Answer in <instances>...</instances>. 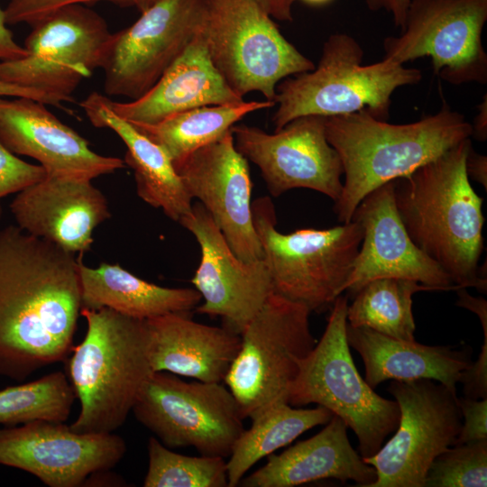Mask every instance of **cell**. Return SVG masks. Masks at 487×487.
<instances>
[{"instance_id": "cell-18", "label": "cell", "mask_w": 487, "mask_h": 487, "mask_svg": "<svg viewBox=\"0 0 487 487\" xmlns=\"http://www.w3.org/2000/svg\"><path fill=\"white\" fill-rule=\"evenodd\" d=\"M188 194L209 213L234 254L263 259L252 209L248 161L237 151L231 129L174 165Z\"/></svg>"}, {"instance_id": "cell-19", "label": "cell", "mask_w": 487, "mask_h": 487, "mask_svg": "<svg viewBox=\"0 0 487 487\" xmlns=\"http://www.w3.org/2000/svg\"><path fill=\"white\" fill-rule=\"evenodd\" d=\"M352 220L361 225L363 235L344 287L347 296H354L364 284L379 278L411 280L431 290L459 289L409 237L395 205L394 180L367 194Z\"/></svg>"}, {"instance_id": "cell-1", "label": "cell", "mask_w": 487, "mask_h": 487, "mask_svg": "<svg viewBox=\"0 0 487 487\" xmlns=\"http://www.w3.org/2000/svg\"><path fill=\"white\" fill-rule=\"evenodd\" d=\"M78 259L18 225L0 229V376L64 361L80 315Z\"/></svg>"}, {"instance_id": "cell-2", "label": "cell", "mask_w": 487, "mask_h": 487, "mask_svg": "<svg viewBox=\"0 0 487 487\" xmlns=\"http://www.w3.org/2000/svg\"><path fill=\"white\" fill-rule=\"evenodd\" d=\"M467 138L409 175L394 180L395 205L409 237L461 288L486 292L483 198L465 169Z\"/></svg>"}, {"instance_id": "cell-35", "label": "cell", "mask_w": 487, "mask_h": 487, "mask_svg": "<svg viewBox=\"0 0 487 487\" xmlns=\"http://www.w3.org/2000/svg\"><path fill=\"white\" fill-rule=\"evenodd\" d=\"M106 1L121 6L133 5L132 0H8L4 8L8 25L18 23L33 24L42 17L72 5H85Z\"/></svg>"}, {"instance_id": "cell-14", "label": "cell", "mask_w": 487, "mask_h": 487, "mask_svg": "<svg viewBox=\"0 0 487 487\" xmlns=\"http://www.w3.org/2000/svg\"><path fill=\"white\" fill-rule=\"evenodd\" d=\"M204 0H158L130 26L111 33L102 53L107 96L147 93L199 29Z\"/></svg>"}, {"instance_id": "cell-10", "label": "cell", "mask_w": 487, "mask_h": 487, "mask_svg": "<svg viewBox=\"0 0 487 487\" xmlns=\"http://www.w3.org/2000/svg\"><path fill=\"white\" fill-rule=\"evenodd\" d=\"M132 411L165 446H191L202 455L229 456L244 429L237 402L222 382H188L168 372L151 375Z\"/></svg>"}, {"instance_id": "cell-38", "label": "cell", "mask_w": 487, "mask_h": 487, "mask_svg": "<svg viewBox=\"0 0 487 487\" xmlns=\"http://www.w3.org/2000/svg\"><path fill=\"white\" fill-rule=\"evenodd\" d=\"M367 7L372 12L383 10L391 14L394 24L402 29L407 11L411 0H364Z\"/></svg>"}, {"instance_id": "cell-15", "label": "cell", "mask_w": 487, "mask_h": 487, "mask_svg": "<svg viewBox=\"0 0 487 487\" xmlns=\"http://www.w3.org/2000/svg\"><path fill=\"white\" fill-rule=\"evenodd\" d=\"M237 151L261 170L272 197L308 188L335 202L343 189V165L326 135V117H297L273 133L247 124L231 127Z\"/></svg>"}, {"instance_id": "cell-43", "label": "cell", "mask_w": 487, "mask_h": 487, "mask_svg": "<svg viewBox=\"0 0 487 487\" xmlns=\"http://www.w3.org/2000/svg\"><path fill=\"white\" fill-rule=\"evenodd\" d=\"M140 12L146 10L158 0H132Z\"/></svg>"}, {"instance_id": "cell-30", "label": "cell", "mask_w": 487, "mask_h": 487, "mask_svg": "<svg viewBox=\"0 0 487 487\" xmlns=\"http://www.w3.org/2000/svg\"><path fill=\"white\" fill-rule=\"evenodd\" d=\"M422 290L431 289L407 279L372 280L353 296V301L347 307V323L396 339L415 340L412 296Z\"/></svg>"}, {"instance_id": "cell-41", "label": "cell", "mask_w": 487, "mask_h": 487, "mask_svg": "<svg viewBox=\"0 0 487 487\" xmlns=\"http://www.w3.org/2000/svg\"><path fill=\"white\" fill-rule=\"evenodd\" d=\"M273 19L292 21V5L295 0H257Z\"/></svg>"}, {"instance_id": "cell-21", "label": "cell", "mask_w": 487, "mask_h": 487, "mask_svg": "<svg viewBox=\"0 0 487 487\" xmlns=\"http://www.w3.org/2000/svg\"><path fill=\"white\" fill-rule=\"evenodd\" d=\"M17 225L76 254L91 249L93 232L111 216L105 195L90 179L46 175L10 205Z\"/></svg>"}, {"instance_id": "cell-7", "label": "cell", "mask_w": 487, "mask_h": 487, "mask_svg": "<svg viewBox=\"0 0 487 487\" xmlns=\"http://www.w3.org/2000/svg\"><path fill=\"white\" fill-rule=\"evenodd\" d=\"M348 296H338L330 308L320 340L299 362L288 403H315L341 418L358 438L363 458L376 454L399 424L395 400L378 395L359 374L346 339Z\"/></svg>"}, {"instance_id": "cell-27", "label": "cell", "mask_w": 487, "mask_h": 487, "mask_svg": "<svg viewBox=\"0 0 487 487\" xmlns=\"http://www.w3.org/2000/svg\"><path fill=\"white\" fill-rule=\"evenodd\" d=\"M81 309L111 308L147 320L170 313H188L202 300L192 288H167L148 282L119 264L90 268L78 259Z\"/></svg>"}, {"instance_id": "cell-39", "label": "cell", "mask_w": 487, "mask_h": 487, "mask_svg": "<svg viewBox=\"0 0 487 487\" xmlns=\"http://www.w3.org/2000/svg\"><path fill=\"white\" fill-rule=\"evenodd\" d=\"M0 96H9V97H28V98H32V99L42 102L46 105H51V106H60L61 105L54 97L41 91L14 86V85L8 84L1 80H0Z\"/></svg>"}, {"instance_id": "cell-25", "label": "cell", "mask_w": 487, "mask_h": 487, "mask_svg": "<svg viewBox=\"0 0 487 487\" xmlns=\"http://www.w3.org/2000/svg\"><path fill=\"white\" fill-rule=\"evenodd\" d=\"M345 334L363 361L364 380L372 389L387 380L431 379L456 392L461 373L473 363L470 346L427 345L348 323Z\"/></svg>"}, {"instance_id": "cell-32", "label": "cell", "mask_w": 487, "mask_h": 487, "mask_svg": "<svg viewBox=\"0 0 487 487\" xmlns=\"http://www.w3.org/2000/svg\"><path fill=\"white\" fill-rule=\"evenodd\" d=\"M143 486L226 487V462L221 456H188L175 453L158 438L151 436Z\"/></svg>"}, {"instance_id": "cell-24", "label": "cell", "mask_w": 487, "mask_h": 487, "mask_svg": "<svg viewBox=\"0 0 487 487\" xmlns=\"http://www.w3.org/2000/svg\"><path fill=\"white\" fill-rule=\"evenodd\" d=\"M146 324L153 372L222 382L240 348L239 334L196 322L188 313L166 314Z\"/></svg>"}, {"instance_id": "cell-3", "label": "cell", "mask_w": 487, "mask_h": 487, "mask_svg": "<svg viewBox=\"0 0 487 487\" xmlns=\"http://www.w3.org/2000/svg\"><path fill=\"white\" fill-rule=\"evenodd\" d=\"M326 135L344 170L343 189L334 209L340 222L348 223L367 194L470 138L472 124L444 105L436 114L404 124L366 111L326 117Z\"/></svg>"}, {"instance_id": "cell-44", "label": "cell", "mask_w": 487, "mask_h": 487, "mask_svg": "<svg viewBox=\"0 0 487 487\" xmlns=\"http://www.w3.org/2000/svg\"><path fill=\"white\" fill-rule=\"evenodd\" d=\"M301 1H303L305 4L309 5L319 6V5H324L330 3L332 0H301Z\"/></svg>"}, {"instance_id": "cell-6", "label": "cell", "mask_w": 487, "mask_h": 487, "mask_svg": "<svg viewBox=\"0 0 487 487\" xmlns=\"http://www.w3.org/2000/svg\"><path fill=\"white\" fill-rule=\"evenodd\" d=\"M252 209L273 293L310 312L331 308L344 293L361 246V225L351 220L326 229L282 234L276 229L275 208L269 197L253 200Z\"/></svg>"}, {"instance_id": "cell-17", "label": "cell", "mask_w": 487, "mask_h": 487, "mask_svg": "<svg viewBox=\"0 0 487 487\" xmlns=\"http://www.w3.org/2000/svg\"><path fill=\"white\" fill-rule=\"evenodd\" d=\"M179 224L200 247V262L191 279L203 300L197 312L221 317L224 326L240 335L273 292L266 262L238 258L199 202Z\"/></svg>"}, {"instance_id": "cell-13", "label": "cell", "mask_w": 487, "mask_h": 487, "mask_svg": "<svg viewBox=\"0 0 487 487\" xmlns=\"http://www.w3.org/2000/svg\"><path fill=\"white\" fill-rule=\"evenodd\" d=\"M486 21L487 0H411L400 35L383 41V59L404 65L427 56L444 81L486 84Z\"/></svg>"}, {"instance_id": "cell-26", "label": "cell", "mask_w": 487, "mask_h": 487, "mask_svg": "<svg viewBox=\"0 0 487 487\" xmlns=\"http://www.w3.org/2000/svg\"><path fill=\"white\" fill-rule=\"evenodd\" d=\"M103 97L93 92L80 106L95 127L111 129L125 144L124 161L133 170L138 196L179 223L191 212L193 203L170 157L161 146L115 114Z\"/></svg>"}, {"instance_id": "cell-42", "label": "cell", "mask_w": 487, "mask_h": 487, "mask_svg": "<svg viewBox=\"0 0 487 487\" xmlns=\"http://www.w3.org/2000/svg\"><path fill=\"white\" fill-rule=\"evenodd\" d=\"M478 113L472 124V136L480 142L487 138V96L484 95L482 103L478 106Z\"/></svg>"}, {"instance_id": "cell-5", "label": "cell", "mask_w": 487, "mask_h": 487, "mask_svg": "<svg viewBox=\"0 0 487 487\" xmlns=\"http://www.w3.org/2000/svg\"><path fill=\"white\" fill-rule=\"evenodd\" d=\"M363 50L354 38L343 32L331 34L317 67L277 85L275 131L304 115L331 117L366 111L387 120L393 92L419 83L422 73L384 59L363 65Z\"/></svg>"}, {"instance_id": "cell-36", "label": "cell", "mask_w": 487, "mask_h": 487, "mask_svg": "<svg viewBox=\"0 0 487 487\" xmlns=\"http://www.w3.org/2000/svg\"><path fill=\"white\" fill-rule=\"evenodd\" d=\"M458 406L464 421L455 445L487 440V398L458 397Z\"/></svg>"}, {"instance_id": "cell-4", "label": "cell", "mask_w": 487, "mask_h": 487, "mask_svg": "<svg viewBox=\"0 0 487 487\" xmlns=\"http://www.w3.org/2000/svg\"><path fill=\"white\" fill-rule=\"evenodd\" d=\"M80 315L87 333L69 360L80 411L69 427L78 433H113L125 422L154 372L146 320L107 308L80 309Z\"/></svg>"}, {"instance_id": "cell-16", "label": "cell", "mask_w": 487, "mask_h": 487, "mask_svg": "<svg viewBox=\"0 0 487 487\" xmlns=\"http://www.w3.org/2000/svg\"><path fill=\"white\" fill-rule=\"evenodd\" d=\"M126 451L114 433H78L63 422L0 428V464L25 471L50 487H77L115 467Z\"/></svg>"}, {"instance_id": "cell-31", "label": "cell", "mask_w": 487, "mask_h": 487, "mask_svg": "<svg viewBox=\"0 0 487 487\" xmlns=\"http://www.w3.org/2000/svg\"><path fill=\"white\" fill-rule=\"evenodd\" d=\"M76 395L66 374L51 372L0 390V424L13 427L37 420L65 422Z\"/></svg>"}, {"instance_id": "cell-29", "label": "cell", "mask_w": 487, "mask_h": 487, "mask_svg": "<svg viewBox=\"0 0 487 487\" xmlns=\"http://www.w3.org/2000/svg\"><path fill=\"white\" fill-rule=\"evenodd\" d=\"M275 105L268 100H243L188 109L155 124L130 123L161 146L175 165L191 152L220 138L246 115Z\"/></svg>"}, {"instance_id": "cell-40", "label": "cell", "mask_w": 487, "mask_h": 487, "mask_svg": "<svg viewBox=\"0 0 487 487\" xmlns=\"http://www.w3.org/2000/svg\"><path fill=\"white\" fill-rule=\"evenodd\" d=\"M465 169L468 177L480 183L486 190L487 157L485 155L476 153L472 148L466 158Z\"/></svg>"}, {"instance_id": "cell-20", "label": "cell", "mask_w": 487, "mask_h": 487, "mask_svg": "<svg viewBox=\"0 0 487 487\" xmlns=\"http://www.w3.org/2000/svg\"><path fill=\"white\" fill-rule=\"evenodd\" d=\"M0 96V142L15 155L40 162L48 175L90 179L124 167L117 157L91 150L88 142L63 124L46 104Z\"/></svg>"}, {"instance_id": "cell-12", "label": "cell", "mask_w": 487, "mask_h": 487, "mask_svg": "<svg viewBox=\"0 0 487 487\" xmlns=\"http://www.w3.org/2000/svg\"><path fill=\"white\" fill-rule=\"evenodd\" d=\"M388 392L400 409L394 436L370 457L371 487H425L434 459L455 444L463 418L456 392L431 379L393 380Z\"/></svg>"}, {"instance_id": "cell-11", "label": "cell", "mask_w": 487, "mask_h": 487, "mask_svg": "<svg viewBox=\"0 0 487 487\" xmlns=\"http://www.w3.org/2000/svg\"><path fill=\"white\" fill-rule=\"evenodd\" d=\"M24 41L25 57L0 60V80L36 89L60 104L73 101L79 83L99 68L112 32L84 5L60 8L35 22Z\"/></svg>"}, {"instance_id": "cell-23", "label": "cell", "mask_w": 487, "mask_h": 487, "mask_svg": "<svg viewBox=\"0 0 487 487\" xmlns=\"http://www.w3.org/2000/svg\"><path fill=\"white\" fill-rule=\"evenodd\" d=\"M347 425L333 414L317 435L298 442L280 455H268L267 463L238 485L244 487H293L322 479L349 480L371 487L375 469L351 446Z\"/></svg>"}, {"instance_id": "cell-37", "label": "cell", "mask_w": 487, "mask_h": 487, "mask_svg": "<svg viewBox=\"0 0 487 487\" xmlns=\"http://www.w3.org/2000/svg\"><path fill=\"white\" fill-rule=\"evenodd\" d=\"M7 25L4 9L0 6V60L22 59L27 54L26 50L15 41Z\"/></svg>"}, {"instance_id": "cell-33", "label": "cell", "mask_w": 487, "mask_h": 487, "mask_svg": "<svg viewBox=\"0 0 487 487\" xmlns=\"http://www.w3.org/2000/svg\"><path fill=\"white\" fill-rule=\"evenodd\" d=\"M487 440L455 445L432 462L425 487H486Z\"/></svg>"}, {"instance_id": "cell-22", "label": "cell", "mask_w": 487, "mask_h": 487, "mask_svg": "<svg viewBox=\"0 0 487 487\" xmlns=\"http://www.w3.org/2000/svg\"><path fill=\"white\" fill-rule=\"evenodd\" d=\"M201 25L147 93L128 102L115 101L104 95L105 104L128 122L155 124L188 109L243 101L212 62Z\"/></svg>"}, {"instance_id": "cell-9", "label": "cell", "mask_w": 487, "mask_h": 487, "mask_svg": "<svg viewBox=\"0 0 487 487\" xmlns=\"http://www.w3.org/2000/svg\"><path fill=\"white\" fill-rule=\"evenodd\" d=\"M305 306L271 293L240 334V348L224 382L244 419L287 402L299 362L316 340Z\"/></svg>"}, {"instance_id": "cell-34", "label": "cell", "mask_w": 487, "mask_h": 487, "mask_svg": "<svg viewBox=\"0 0 487 487\" xmlns=\"http://www.w3.org/2000/svg\"><path fill=\"white\" fill-rule=\"evenodd\" d=\"M46 175L47 172L41 165L24 161L0 142V200L41 180ZM1 216L0 203V219Z\"/></svg>"}, {"instance_id": "cell-8", "label": "cell", "mask_w": 487, "mask_h": 487, "mask_svg": "<svg viewBox=\"0 0 487 487\" xmlns=\"http://www.w3.org/2000/svg\"><path fill=\"white\" fill-rule=\"evenodd\" d=\"M201 26L212 62L242 98L257 91L274 102L279 82L315 68L257 0H204Z\"/></svg>"}, {"instance_id": "cell-28", "label": "cell", "mask_w": 487, "mask_h": 487, "mask_svg": "<svg viewBox=\"0 0 487 487\" xmlns=\"http://www.w3.org/2000/svg\"><path fill=\"white\" fill-rule=\"evenodd\" d=\"M333 413L317 405L313 409H295L287 402L265 407L250 418L252 425L236 439L226 462L229 487H235L261 459L283 447L301 434L326 425Z\"/></svg>"}]
</instances>
